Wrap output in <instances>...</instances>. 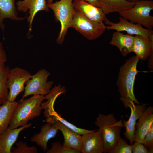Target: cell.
Masks as SVG:
<instances>
[{
	"label": "cell",
	"instance_id": "cell-1",
	"mask_svg": "<svg viewBox=\"0 0 153 153\" xmlns=\"http://www.w3.org/2000/svg\"><path fill=\"white\" fill-rule=\"evenodd\" d=\"M45 99V96L41 95H34L28 99H21L13 113L9 127L14 129L26 125L29 121L39 116L42 109L41 105Z\"/></svg>",
	"mask_w": 153,
	"mask_h": 153
},
{
	"label": "cell",
	"instance_id": "cell-2",
	"mask_svg": "<svg viewBox=\"0 0 153 153\" xmlns=\"http://www.w3.org/2000/svg\"><path fill=\"white\" fill-rule=\"evenodd\" d=\"M139 60L136 56L127 60L120 68L117 82L120 97L131 100L137 105L141 104L137 100L134 92L135 77L139 72L137 69Z\"/></svg>",
	"mask_w": 153,
	"mask_h": 153
},
{
	"label": "cell",
	"instance_id": "cell-3",
	"mask_svg": "<svg viewBox=\"0 0 153 153\" xmlns=\"http://www.w3.org/2000/svg\"><path fill=\"white\" fill-rule=\"evenodd\" d=\"M95 125L102 131L104 153H108L116 144L120 137L121 128L124 127L121 120H118L113 114L105 115L99 113L97 117Z\"/></svg>",
	"mask_w": 153,
	"mask_h": 153
},
{
	"label": "cell",
	"instance_id": "cell-4",
	"mask_svg": "<svg viewBox=\"0 0 153 153\" xmlns=\"http://www.w3.org/2000/svg\"><path fill=\"white\" fill-rule=\"evenodd\" d=\"M73 0H60L53 3H47L48 7L54 13L56 21L59 22L61 24V30L56 40L58 44L63 43L67 30L71 27L75 10Z\"/></svg>",
	"mask_w": 153,
	"mask_h": 153
},
{
	"label": "cell",
	"instance_id": "cell-5",
	"mask_svg": "<svg viewBox=\"0 0 153 153\" xmlns=\"http://www.w3.org/2000/svg\"><path fill=\"white\" fill-rule=\"evenodd\" d=\"M153 10L152 0L135 2L132 8L118 13L120 16L130 22L143 26L151 30L153 27V16L150 14Z\"/></svg>",
	"mask_w": 153,
	"mask_h": 153
},
{
	"label": "cell",
	"instance_id": "cell-6",
	"mask_svg": "<svg viewBox=\"0 0 153 153\" xmlns=\"http://www.w3.org/2000/svg\"><path fill=\"white\" fill-rule=\"evenodd\" d=\"M106 27L103 22L89 19L75 10L71 27L88 39L94 40L100 37L106 29Z\"/></svg>",
	"mask_w": 153,
	"mask_h": 153
},
{
	"label": "cell",
	"instance_id": "cell-7",
	"mask_svg": "<svg viewBox=\"0 0 153 153\" xmlns=\"http://www.w3.org/2000/svg\"><path fill=\"white\" fill-rule=\"evenodd\" d=\"M50 73L44 69L39 70L32 75L31 78L26 83L24 93L21 99L31 95H47L50 92L53 82L48 81Z\"/></svg>",
	"mask_w": 153,
	"mask_h": 153
},
{
	"label": "cell",
	"instance_id": "cell-8",
	"mask_svg": "<svg viewBox=\"0 0 153 153\" xmlns=\"http://www.w3.org/2000/svg\"><path fill=\"white\" fill-rule=\"evenodd\" d=\"M32 76L27 70L18 67L10 69L7 80L9 90L7 101H14L18 95L24 91L25 84Z\"/></svg>",
	"mask_w": 153,
	"mask_h": 153
},
{
	"label": "cell",
	"instance_id": "cell-9",
	"mask_svg": "<svg viewBox=\"0 0 153 153\" xmlns=\"http://www.w3.org/2000/svg\"><path fill=\"white\" fill-rule=\"evenodd\" d=\"M124 107L129 108L131 110L130 117L127 121L123 120V123L126 131L124 132V137L129 140L130 145L134 141L135 132L137 121L139 119L144 110L146 108L145 104L136 105L131 100L120 97Z\"/></svg>",
	"mask_w": 153,
	"mask_h": 153
},
{
	"label": "cell",
	"instance_id": "cell-10",
	"mask_svg": "<svg viewBox=\"0 0 153 153\" xmlns=\"http://www.w3.org/2000/svg\"><path fill=\"white\" fill-rule=\"evenodd\" d=\"M119 21L115 23L110 21L108 19L104 22L108 26H106L107 30H114L117 31H125L131 35H140L146 37L153 41V31L145 29L142 26L129 22L128 20L121 16L119 17Z\"/></svg>",
	"mask_w": 153,
	"mask_h": 153
},
{
	"label": "cell",
	"instance_id": "cell-11",
	"mask_svg": "<svg viewBox=\"0 0 153 153\" xmlns=\"http://www.w3.org/2000/svg\"><path fill=\"white\" fill-rule=\"evenodd\" d=\"M92 131L82 135V146L81 152L82 153H102L104 147L101 130Z\"/></svg>",
	"mask_w": 153,
	"mask_h": 153
},
{
	"label": "cell",
	"instance_id": "cell-12",
	"mask_svg": "<svg viewBox=\"0 0 153 153\" xmlns=\"http://www.w3.org/2000/svg\"><path fill=\"white\" fill-rule=\"evenodd\" d=\"M16 4L19 11L25 13L29 11V15L27 17V20L30 31L32 30L33 22L36 13L40 11L48 12L49 10L46 0H20Z\"/></svg>",
	"mask_w": 153,
	"mask_h": 153
},
{
	"label": "cell",
	"instance_id": "cell-13",
	"mask_svg": "<svg viewBox=\"0 0 153 153\" xmlns=\"http://www.w3.org/2000/svg\"><path fill=\"white\" fill-rule=\"evenodd\" d=\"M73 5L76 11L89 19L99 22H105L107 19L100 8L84 0H73Z\"/></svg>",
	"mask_w": 153,
	"mask_h": 153
},
{
	"label": "cell",
	"instance_id": "cell-14",
	"mask_svg": "<svg viewBox=\"0 0 153 153\" xmlns=\"http://www.w3.org/2000/svg\"><path fill=\"white\" fill-rule=\"evenodd\" d=\"M136 123L134 141L142 143L144 138L153 124V107L149 106L144 110Z\"/></svg>",
	"mask_w": 153,
	"mask_h": 153
},
{
	"label": "cell",
	"instance_id": "cell-15",
	"mask_svg": "<svg viewBox=\"0 0 153 153\" xmlns=\"http://www.w3.org/2000/svg\"><path fill=\"white\" fill-rule=\"evenodd\" d=\"M31 123L14 129L8 127L0 135V153H11V149L20 133L30 127Z\"/></svg>",
	"mask_w": 153,
	"mask_h": 153
},
{
	"label": "cell",
	"instance_id": "cell-16",
	"mask_svg": "<svg viewBox=\"0 0 153 153\" xmlns=\"http://www.w3.org/2000/svg\"><path fill=\"white\" fill-rule=\"evenodd\" d=\"M58 130V127L56 123L51 124L47 122L42 126L40 132L33 135L30 140L40 146L42 150L45 152L47 148L48 141L55 136Z\"/></svg>",
	"mask_w": 153,
	"mask_h": 153
},
{
	"label": "cell",
	"instance_id": "cell-17",
	"mask_svg": "<svg viewBox=\"0 0 153 153\" xmlns=\"http://www.w3.org/2000/svg\"><path fill=\"white\" fill-rule=\"evenodd\" d=\"M134 37L132 52L139 60H145L153 54V41L142 35H135Z\"/></svg>",
	"mask_w": 153,
	"mask_h": 153
},
{
	"label": "cell",
	"instance_id": "cell-18",
	"mask_svg": "<svg viewBox=\"0 0 153 153\" xmlns=\"http://www.w3.org/2000/svg\"><path fill=\"white\" fill-rule=\"evenodd\" d=\"M15 0H0V29L3 32L5 25L3 22L5 18L20 21L24 20L27 15L24 17L18 16Z\"/></svg>",
	"mask_w": 153,
	"mask_h": 153
},
{
	"label": "cell",
	"instance_id": "cell-19",
	"mask_svg": "<svg viewBox=\"0 0 153 153\" xmlns=\"http://www.w3.org/2000/svg\"><path fill=\"white\" fill-rule=\"evenodd\" d=\"M56 123L58 129L62 133L64 138L63 145L65 147L74 149L81 152L82 146V136L67 127L59 121Z\"/></svg>",
	"mask_w": 153,
	"mask_h": 153
},
{
	"label": "cell",
	"instance_id": "cell-20",
	"mask_svg": "<svg viewBox=\"0 0 153 153\" xmlns=\"http://www.w3.org/2000/svg\"><path fill=\"white\" fill-rule=\"evenodd\" d=\"M135 37L132 35L125 34L120 32H114L110 44L117 47L124 56L132 52Z\"/></svg>",
	"mask_w": 153,
	"mask_h": 153
},
{
	"label": "cell",
	"instance_id": "cell-21",
	"mask_svg": "<svg viewBox=\"0 0 153 153\" xmlns=\"http://www.w3.org/2000/svg\"><path fill=\"white\" fill-rule=\"evenodd\" d=\"M100 7L106 15L123 11L133 7L135 2L126 0H98Z\"/></svg>",
	"mask_w": 153,
	"mask_h": 153
},
{
	"label": "cell",
	"instance_id": "cell-22",
	"mask_svg": "<svg viewBox=\"0 0 153 153\" xmlns=\"http://www.w3.org/2000/svg\"><path fill=\"white\" fill-rule=\"evenodd\" d=\"M44 114L47 122L53 124L56 121H59L67 127L80 135H83L93 131L78 127L68 122L58 114L55 110L54 107L45 111Z\"/></svg>",
	"mask_w": 153,
	"mask_h": 153
},
{
	"label": "cell",
	"instance_id": "cell-23",
	"mask_svg": "<svg viewBox=\"0 0 153 153\" xmlns=\"http://www.w3.org/2000/svg\"><path fill=\"white\" fill-rule=\"evenodd\" d=\"M18 102L7 101L0 106V135L8 126Z\"/></svg>",
	"mask_w": 153,
	"mask_h": 153
},
{
	"label": "cell",
	"instance_id": "cell-24",
	"mask_svg": "<svg viewBox=\"0 0 153 153\" xmlns=\"http://www.w3.org/2000/svg\"><path fill=\"white\" fill-rule=\"evenodd\" d=\"M10 70L5 63L0 64V105L7 101L9 92L7 80Z\"/></svg>",
	"mask_w": 153,
	"mask_h": 153
},
{
	"label": "cell",
	"instance_id": "cell-25",
	"mask_svg": "<svg viewBox=\"0 0 153 153\" xmlns=\"http://www.w3.org/2000/svg\"><path fill=\"white\" fill-rule=\"evenodd\" d=\"M109 153H132L131 145L121 137L115 145L108 151Z\"/></svg>",
	"mask_w": 153,
	"mask_h": 153
},
{
	"label": "cell",
	"instance_id": "cell-26",
	"mask_svg": "<svg viewBox=\"0 0 153 153\" xmlns=\"http://www.w3.org/2000/svg\"><path fill=\"white\" fill-rule=\"evenodd\" d=\"M47 153H80L81 152L74 149L67 148L59 142L53 143L51 148L46 151Z\"/></svg>",
	"mask_w": 153,
	"mask_h": 153
},
{
	"label": "cell",
	"instance_id": "cell-27",
	"mask_svg": "<svg viewBox=\"0 0 153 153\" xmlns=\"http://www.w3.org/2000/svg\"><path fill=\"white\" fill-rule=\"evenodd\" d=\"M16 147L12 148V153H37L36 148L34 146H28L26 143L20 141L16 143Z\"/></svg>",
	"mask_w": 153,
	"mask_h": 153
},
{
	"label": "cell",
	"instance_id": "cell-28",
	"mask_svg": "<svg viewBox=\"0 0 153 153\" xmlns=\"http://www.w3.org/2000/svg\"><path fill=\"white\" fill-rule=\"evenodd\" d=\"M142 144L148 150L150 153L153 152V124L146 135Z\"/></svg>",
	"mask_w": 153,
	"mask_h": 153
},
{
	"label": "cell",
	"instance_id": "cell-29",
	"mask_svg": "<svg viewBox=\"0 0 153 153\" xmlns=\"http://www.w3.org/2000/svg\"><path fill=\"white\" fill-rule=\"evenodd\" d=\"M131 146L132 153H150L148 150L142 143L134 141Z\"/></svg>",
	"mask_w": 153,
	"mask_h": 153
},
{
	"label": "cell",
	"instance_id": "cell-30",
	"mask_svg": "<svg viewBox=\"0 0 153 153\" xmlns=\"http://www.w3.org/2000/svg\"><path fill=\"white\" fill-rule=\"evenodd\" d=\"M7 57L3 44L0 41V64L4 63L7 61Z\"/></svg>",
	"mask_w": 153,
	"mask_h": 153
},
{
	"label": "cell",
	"instance_id": "cell-31",
	"mask_svg": "<svg viewBox=\"0 0 153 153\" xmlns=\"http://www.w3.org/2000/svg\"><path fill=\"white\" fill-rule=\"evenodd\" d=\"M97 7L100 8L98 0H84Z\"/></svg>",
	"mask_w": 153,
	"mask_h": 153
},
{
	"label": "cell",
	"instance_id": "cell-32",
	"mask_svg": "<svg viewBox=\"0 0 153 153\" xmlns=\"http://www.w3.org/2000/svg\"><path fill=\"white\" fill-rule=\"evenodd\" d=\"M127 1L132 2H135L137 1H144V0H126Z\"/></svg>",
	"mask_w": 153,
	"mask_h": 153
},
{
	"label": "cell",
	"instance_id": "cell-33",
	"mask_svg": "<svg viewBox=\"0 0 153 153\" xmlns=\"http://www.w3.org/2000/svg\"><path fill=\"white\" fill-rule=\"evenodd\" d=\"M53 0H47L46 2L48 3H52Z\"/></svg>",
	"mask_w": 153,
	"mask_h": 153
}]
</instances>
